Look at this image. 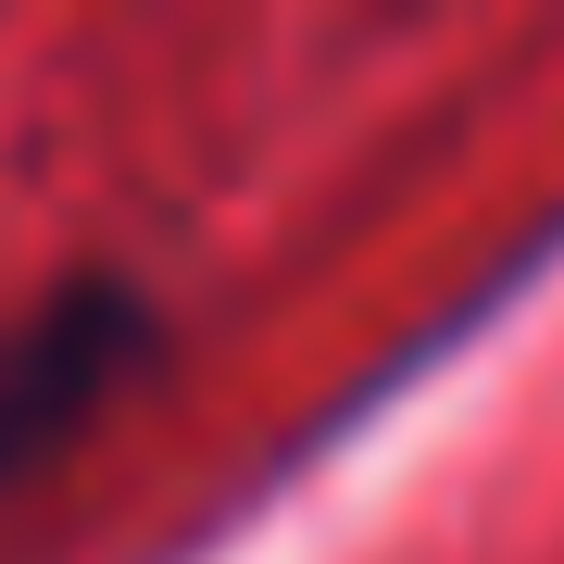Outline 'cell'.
I'll use <instances>...</instances> for the list:
<instances>
[{
	"label": "cell",
	"instance_id": "6da1fadb",
	"mask_svg": "<svg viewBox=\"0 0 564 564\" xmlns=\"http://www.w3.org/2000/svg\"><path fill=\"white\" fill-rule=\"evenodd\" d=\"M151 351H163V302L139 276H113V263L39 289L25 314H0V489L39 477L76 426H101V402Z\"/></svg>",
	"mask_w": 564,
	"mask_h": 564
}]
</instances>
